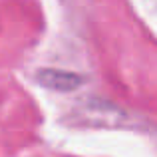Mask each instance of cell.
<instances>
[{
    "mask_svg": "<svg viewBox=\"0 0 157 157\" xmlns=\"http://www.w3.org/2000/svg\"><path fill=\"white\" fill-rule=\"evenodd\" d=\"M36 80L44 86V88L56 90V92H72V90L82 86V78L72 72H62V70H42L38 72Z\"/></svg>",
    "mask_w": 157,
    "mask_h": 157,
    "instance_id": "1",
    "label": "cell"
}]
</instances>
